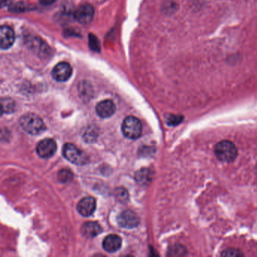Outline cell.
I'll return each mask as SVG.
<instances>
[{
  "label": "cell",
  "instance_id": "52a82bcc",
  "mask_svg": "<svg viewBox=\"0 0 257 257\" xmlns=\"http://www.w3.org/2000/svg\"><path fill=\"white\" fill-rule=\"evenodd\" d=\"M118 225L121 228H133L139 225V217L132 210H124L117 218Z\"/></svg>",
  "mask_w": 257,
  "mask_h": 257
},
{
  "label": "cell",
  "instance_id": "e0dca14e",
  "mask_svg": "<svg viewBox=\"0 0 257 257\" xmlns=\"http://www.w3.org/2000/svg\"><path fill=\"white\" fill-rule=\"evenodd\" d=\"M183 117L182 115H169L167 117V124L168 125H177L183 121Z\"/></svg>",
  "mask_w": 257,
  "mask_h": 257
},
{
  "label": "cell",
  "instance_id": "ba28073f",
  "mask_svg": "<svg viewBox=\"0 0 257 257\" xmlns=\"http://www.w3.org/2000/svg\"><path fill=\"white\" fill-rule=\"evenodd\" d=\"M57 144L54 140L45 139L40 141L37 147V153L40 157L49 159L56 153Z\"/></svg>",
  "mask_w": 257,
  "mask_h": 257
},
{
  "label": "cell",
  "instance_id": "ffe728a7",
  "mask_svg": "<svg viewBox=\"0 0 257 257\" xmlns=\"http://www.w3.org/2000/svg\"><path fill=\"white\" fill-rule=\"evenodd\" d=\"M116 198H118V201H121V202L127 201L128 198V193H127V190L123 188L117 189Z\"/></svg>",
  "mask_w": 257,
  "mask_h": 257
},
{
  "label": "cell",
  "instance_id": "44dd1931",
  "mask_svg": "<svg viewBox=\"0 0 257 257\" xmlns=\"http://www.w3.org/2000/svg\"><path fill=\"white\" fill-rule=\"evenodd\" d=\"M89 45L92 50L99 51V49H100V43H99L97 37H94V36H89Z\"/></svg>",
  "mask_w": 257,
  "mask_h": 257
},
{
  "label": "cell",
  "instance_id": "6da1fadb",
  "mask_svg": "<svg viewBox=\"0 0 257 257\" xmlns=\"http://www.w3.org/2000/svg\"><path fill=\"white\" fill-rule=\"evenodd\" d=\"M20 124L27 133L32 135H40L46 128L44 121L34 113H28L22 116Z\"/></svg>",
  "mask_w": 257,
  "mask_h": 257
},
{
  "label": "cell",
  "instance_id": "7402d4cb",
  "mask_svg": "<svg viewBox=\"0 0 257 257\" xmlns=\"http://www.w3.org/2000/svg\"><path fill=\"white\" fill-rule=\"evenodd\" d=\"M56 1L57 0H40V3H41L43 5L49 6L56 2Z\"/></svg>",
  "mask_w": 257,
  "mask_h": 257
},
{
  "label": "cell",
  "instance_id": "ac0fdd59",
  "mask_svg": "<svg viewBox=\"0 0 257 257\" xmlns=\"http://www.w3.org/2000/svg\"><path fill=\"white\" fill-rule=\"evenodd\" d=\"M186 250L184 246L182 245H175V246L171 247L169 250V255H183L186 254Z\"/></svg>",
  "mask_w": 257,
  "mask_h": 257
},
{
  "label": "cell",
  "instance_id": "4fadbf2b",
  "mask_svg": "<svg viewBox=\"0 0 257 257\" xmlns=\"http://www.w3.org/2000/svg\"><path fill=\"white\" fill-rule=\"evenodd\" d=\"M102 228L97 222H87L82 225L81 231L85 237L92 238L102 232Z\"/></svg>",
  "mask_w": 257,
  "mask_h": 257
},
{
  "label": "cell",
  "instance_id": "277c9868",
  "mask_svg": "<svg viewBox=\"0 0 257 257\" xmlns=\"http://www.w3.org/2000/svg\"><path fill=\"white\" fill-rule=\"evenodd\" d=\"M64 158L71 163L76 165H84L88 163V156L72 144H66L63 147Z\"/></svg>",
  "mask_w": 257,
  "mask_h": 257
},
{
  "label": "cell",
  "instance_id": "3957f363",
  "mask_svg": "<svg viewBox=\"0 0 257 257\" xmlns=\"http://www.w3.org/2000/svg\"><path fill=\"white\" fill-rule=\"evenodd\" d=\"M121 131L125 138L131 140H136L139 138L142 134V124L136 117L128 116L123 121Z\"/></svg>",
  "mask_w": 257,
  "mask_h": 257
},
{
  "label": "cell",
  "instance_id": "9c48e42d",
  "mask_svg": "<svg viewBox=\"0 0 257 257\" xmlns=\"http://www.w3.org/2000/svg\"><path fill=\"white\" fill-rule=\"evenodd\" d=\"M16 40V34L10 27L4 25L0 28V43L1 49L7 50L14 44Z\"/></svg>",
  "mask_w": 257,
  "mask_h": 257
},
{
  "label": "cell",
  "instance_id": "5b68a950",
  "mask_svg": "<svg viewBox=\"0 0 257 257\" xmlns=\"http://www.w3.org/2000/svg\"><path fill=\"white\" fill-rule=\"evenodd\" d=\"M94 9L90 4L80 6L74 13V19L78 23L82 25H88L93 20Z\"/></svg>",
  "mask_w": 257,
  "mask_h": 257
},
{
  "label": "cell",
  "instance_id": "8fae6325",
  "mask_svg": "<svg viewBox=\"0 0 257 257\" xmlns=\"http://www.w3.org/2000/svg\"><path fill=\"white\" fill-rule=\"evenodd\" d=\"M115 105L111 100H104L97 103L96 112L99 116L103 118L112 116L115 112Z\"/></svg>",
  "mask_w": 257,
  "mask_h": 257
},
{
  "label": "cell",
  "instance_id": "7c38bea8",
  "mask_svg": "<svg viewBox=\"0 0 257 257\" xmlns=\"http://www.w3.org/2000/svg\"><path fill=\"white\" fill-rule=\"evenodd\" d=\"M121 246V238L116 234H109L103 241V247L106 252H115Z\"/></svg>",
  "mask_w": 257,
  "mask_h": 257
},
{
  "label": "cell",
  "instance_id": "5bb4252c",
  "mask_svg": "<svg viewBox=\"0 0 257 257\" xmlns=\"http://www.w3.org/2000/svg\"><path fill=\"white\" fill-rule=\"evenodd\" d=\"M136 180L138 183H142V184H148L152 180V172L150 169L141 170V171L137 172Z\"/></svg>",
  "mask_w": 257,
  "mask_h": 257
},
{
  "label": "cell",
  "instance_id": "30bf717a",
  "mask_svg": "<svg viewBox=\"0 0 257 257\" xmlns=\"http://www.w3.org/2000/svg\"><path fill=\"white\" fill-rule=\"evenodd\" d=\"M79 213L83 216H90L96 210V200L93 197L82 198L77 205Z\"/></svg>",
  "mask_w": 257,
  "mask_h": 257
},
{
  "label": "cell",
  "instance_id": "d6986e66",
  "mask_svg": "<svg viewBox=\"0 0 257 257\" xmlns=\"http://www.w3.org/2000/svg\"><path fill=\"white\" fill-rule=\"evenodd\" d=\"M222 256H240L243 255V252L239 249L230 248V249H225L221 253Z\"/></svg>",
  "mask_w": 257,
  "mask_h": 257
},
{
  "label": "cell",
  "instance_id": "8992f818",
  "mask_svg": "<svg viewBox=\"0 0 257 257\" xmlns=\"http://www.w3.org/2000/svg\"><path fill=\"white\" fill-rule=\"evenodd\" d=\"M73 70L71 66L67 62H61L57 64L52 70V77L57 82H64L71 77Z\"/></svg>",
  "mask_w": 257,
  "mask_h": 257
},
{
  "label": "cell",
  "instance_id": "7a4b0ae2",
  "mask_svg": "<svg viewBox=\"0 0 257 257\" xmlns=\"http://www.w3.org/2000/svg\"><path fill=\"white\" fill-rule=\"evenodd\" d=\"M216 158L221 162H231L237 156L236 146L229 141H222L216 144L214 149Z\"/></svg>",
  "mask_w": 257,
  "mask_h": 257
},
{
  "label": "cell",
  "instance_id": "9a60e30c",
  "mask_svg": "<svg viewBox=\"0 0 257 257\" xmlns=\"http://www.w3.org/2000/svg\"><path fill=\"white\" fill-rule=\"evenodd\" d=\"M73 178V174L70 170L64 168L58 172V179L61 183H68V182L71 181Z\"/></svg>",
  "mask_w": 257,
  "mask_h": 257
},
{
  "label": "cell",
  "instance_id": "2e32d148",
  "mask_svg": "<svg viewBox=\"0 0 257 257\" xmlns=\"http://www.w3.org/2000/svg\"><path fill=\"white\" fill-rule=\"evenodd\" d=\"M3 113H10L14 112L16 104L13 100L5 98L2 100Z\"/></svg>",
  "mask_w": 257,
  "mask_h": 257
}]
</instances>
